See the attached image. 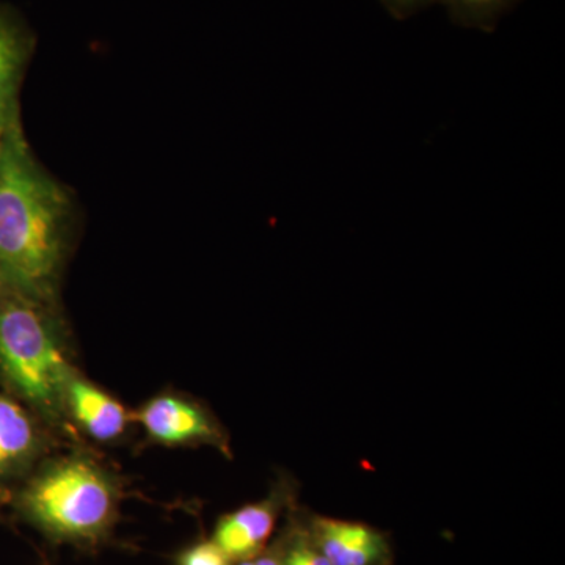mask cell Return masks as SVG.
I'll use <instances>...</instances> for the list:
<instances>
[{
	"label": "cell",
	"instance_id": "obj_1",
	"mask_svg": "<svg viewBox=\"0 0 565 565\" xmlns=\"http://www.w3.org/2000/svg\"><path fill=\"white\" fill-rule=\"evenodd\" d=\"M79 204L25 139L20 114L0 131V291L57 305Z\"/></svg>",
	"mask_w": 565,
	"mask_h": 565
},
{
	"label": "cell",
	"instance_id": "obj_2",
	"mask_svg": "<svg viewBox=\"0 0 565 565\" xmlns=\"http://www.w3.org/2000/svg\"><path fill=\"white\" fill-rule=\"evenodd\" d=\"M0 375L33 408L58 415L74 373L65 355L57 305L0 291Z\"/></svg>",
	"mask_w": 565,
	"mask_h": 565
},
{
	"label": "cell",
	"instance_id": "obj_3",
	"mask_svg": "<svg viewBox=\"0 0 565 565\" xmlns=\"http://www.w3.org/2000/svg\"><path fill=\"white\" fill-rule=\"evenodd\" d=\"M20 505L24 515L52 537L92 542L114 523L117 493L109 476L95 463L65 459L29 482Z\"/></svg>",
	"mask_w": 565,
	"mask_h": 565
},
{
	"label": "cell",
	"instance_id": "obj_4",
	"mask_svg": "<svg viewBox=\"0 0 565 565\" xmlns=\"http://www.w3.org/2000/svg\"><path fill=\"white\" fill-rule=\"evenodd\" d=\"M151 438L166 445L210 444L226 449L221 427L199 405L180 397L161 396L137 414Z\"/></svg>",
	"mask_w": 565,
	"mask_h": 565
},
{
	"label": "cell",
	"instance_id": "obj_5",
	"mask_svg": "<svg viewBox=\"0 0 565 565\" xmlns=\"http://www.w3.org/2000/svg\"><path fill=\"white\" fill-rule=\"evenodd\" d=\"M310 535L330 565L392 564L385 535L363 523L315 516Z\"/></svg>",
	"mask_w": 565,
	"mask_h": 565
},
{
	"label": "cell",
	"instance_id": "obj_6",
	"mask_svg": "<svg viewBox=\"0 0 565 565\" xmlns=\"http://www.w3.org/2000/svg\"><path fill=\"white\" fill-rule=\"evenodd\" d=\"M35 50V36L21 18L0 7V131L20 114L18 92Z\"/></svg>",
	"mask_w": 565,
	"mask_h": 565
},
{
	"label": "cell",
	"instance_id": "obj_7",
	"mask_svg": "<svg viewBox=\"0 0 565 565\" xmlns=\"http://www.w3.org/2000/svg\"><path fill=\"white\" fill-rule=\"evenodd\" d=\"M278 501L274 498L262 503L248 504L239 511L223 516L215 530L214 542L230 559H252L262 552L273 534L278 515Z\"/></svg>",
	"mask_w": 565,
	"mask_h": 565
},
{
	"label": "cell",
	"instance_id": "obj_8",
	"mask_svg": "<svg viewBox=\"0 0 565 565\" xmlns=\"http://www.w3.org/2000/svg\"><path fill=\"white\" fill-rule=\"evenodd\" d=\"M39 427L24 407L0 394V481L20 475L39 456Z\"/></svg>",
	"mask_w": 565,
	"mask_h": 565
},
{
	"label": "cell",
	"instance_id": "obj_9",
	"mask_svg": "<svg viewBox=\"0 0 565 565\" xmlns=\"http://www.w3.org/2000/svg\"><path fill=\"white\" fill-rule=\"evenodd\" d=\"M66 404L82 429L99 441L120 437L128 423V414L117 399L98 386L74 375L66 390Z\"/></svg>",
	"mask_w": 565,
	"mask_h": 565
},
{
	"label": "cell",
	"instance_id": "obj_10",
	"mask_svg": "<svg viewBox=\"0 0 565 565\" xmlns=\"http://www.w3.org/2000/svg\"><path fill=\"white\" fill-rule=\"evenodd\" d=\"M441 2L459 24L487 31L497 24L501 14L511 9L515 0H441Z\"/></svg>",
	"mask_w": 565,
	"mask_h": 565
},
{
	"label": "cell",
	"instance_id": "obj_11",
	"mask_svg": "<svg viewBox=\"0 0 565 565\" xmlns=\"http://www.w3.org/2000/svg\"><path fill=\"white\" fill-rule=\"evenodd\" d=\"M281 565H330L310 533L294 535L281 556Z\"/></svg>",
	"mask_w": 565,
	"mask_h": 565
},
{
	"label": "cell",
	"instance_id": "obj_12",
	"mask_svg": "<svg viewBox=\"0 0 565 565\" xmlns=\"http://www.w3.org/2000/svg\"><path fill=\"white\" fill-rule=\"evenodd\" d=\"M180 565H232L228 555L214 541L192 546L180 556Z\"/></svg>",
	"mask_w": 565,
	"mask_h": 565
},
{
	"label": "cell",
	"instance_id": "obj_13",
	"mask_svg": "<svg viewBox=\"0 0 565 565\" xmlns=\"http://www.w3.org/2000/svg\"><path fill=\"white\" fill-rule=\"evenodd\" d=\"M386 10L396 18H408L416 11L426 9L435 0H381Z\"/></svg>",
	"mask_w": 565,
	"mask_h": 565
},
{
	"label": "cell",
	"instance_id": "obj_14",
	"mask_svg": "<svg viewBox=\"0 0 565 565\" xmlns=\"http://www.w3.org/2000/svg\"><path fill=\"white\" fill-rule=\"evenodd\" d=\"M255 565H281V557L275 555H264L256 557Z\"/></svg>",
	"mask_w": 565,
	"mask_h": 565
}]
</instances>
